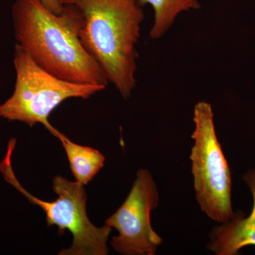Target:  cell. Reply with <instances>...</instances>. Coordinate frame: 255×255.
<instances>
[{"label":"cell","instance_id":"cell-1","mask_svg":"<svg viewBox=\"0 0 255 255\" xmlns=\"http://www.w3.org/2000/svg\"><path fill=\"white\" fill-rule=\"evenodd\" d=\"M11 14L16 45L42 69L65 81L105 89L110 83L79 39L70 6L57 14L39 0H15Z\"/></svg>","mask_w":255,"mask_h":255},{"label":"cell","instance_id":"cell-2","mask_svg":"<svg viewBox=\"0 0 255 255\" xmlns=\"http://www.w3.org/2000/svg\"><path fill=\"white\" fill-rule=\"evenodd\" d=\"M73 9L82 46L124 99L136 85L137 52L144 20L137 0H61Z\"/></svg>","mask_w":255,"mask_h":255},{"label":"cell","instance_id":"cell-3","mask_svg":"<svg viewBox=\"0 0 255 255\" xmlns=\"http://www.w3.org/2000/svg\"><path fill=\"white\" fill-rule=\"evenodd\" d=\"M16 73L12 95L0 105V119L19 122L30 127L41 124L48 131L53 128L48 122L50 114L70 98H90L105 90L97 85L65 81L42 69L21 48L14 47Z\"/></svg>","mask_w":255,"mask_h":255},{"label":"cell","instance_id":"cell-4","mask_svg":"<svg viewBox=\"0 0 255 255\" xmlns=\"http://www.w3.org/2000/svg\"><path fill=\"white\" fill-rule=\"evenodd\" d=\"M194 144L189 156L194 192L199 207L210 219L222 223L232 217L231 169L218 139L212 106L199 102L194 106Z\"/></svg>","mask_w":255,"mask_h":255},{"label":"cell","instance_id":"cell-5","mask_svg":"<svg viewBox=\"0 0 255 255\" xmlns=\"http://www.w3.org/2000/svg\"><path fill=\"white\" fill-rule=\"evenodd\" d=\"M12 150L13 147H9L7 155L1 165L5 179L24 194L32 204L43 210L48 226H57L60 236H63L66 230L73 235L72 246L62 250L58 255H108L110 248L107 242L112 228L106 224L97 227L89 219L85 185L56 176L53 179V189L58 199L53 201L41 200L25 190L15 177L10 162Z\"/></svg>","mask_w":255,"mask_h":255},{"label":"cell","instance_id":"cell-6","mask_svg":"<svg viewBox=\"0 0 255 255\" xmlns=\"http://www.w3.org/2000/svg\"><path fill=\"white\" fill-rule=\"evenodd\" d=\"M159 191L150 171L140 169L131 189L122 206L106 220L117 230L110 242L114 251L123 255H155L162 238L151 223V212L158 206Z\"/></svg>","mask_w":255,"mask_h":255},{"label":"cell","instance_id":"cell-7","mask_svg":"<svg viewBox=\"0 0 255 255\" xmlns=\"http://www.w3.org/2000/svg\"><path fill=\"white\" fill-rule=\"evenodd\" d=\"M243 179L252 196L251 213L246 216L238 210L228 221L213 228L207 248L216 255H237L243 248L255 247V169L247 171Z\"/></svg>","mask_w":255,"mask_h":255},{"label":"cell","instance_id":"cell-8","mask_svg":"<svg viewBox=\"0 0 255 255\" xmlns=\"http://www.w3.org/2000/svg\"><path fill=\"white\" fill-rule=\"evenodd\" d=\"M50 132L61 142L75 181L87 185L103 168L105 156L97 149L75 143L55 128Z\"/></svg>","mask_w":255,"mask_h":255},{"label":"cell","instance_id":"cell-9","mask_svg":"<svg viewBox=\"0 0 255 255\" xmlns=\"http://www.w3.org/2000/svg\"><path fill=\"white\" fill-rule=\"evenodd\" d=\"M140 6L150 5L154 11V22L150 36L152 39L163 36L172 27L179 14L201 7L199 0H137Z\"/></svg>","mask_w":255,"mask_h":255},{"label":"cell","instance_id":"cell-10","mask_svg":"<svg viewBox=\"0 0 255 255\" xmlns=\"http://www.w3.org/2000/svg\"><path fill=\"white\" fill-rule=\"evenodd\" d=\"M39 1L43 6H46L47 9L55 14H60L63 11V5L62 4L61 0H39Z\"/></svg>","mask_w":255,"mask_h":255}]
</instances>
